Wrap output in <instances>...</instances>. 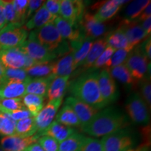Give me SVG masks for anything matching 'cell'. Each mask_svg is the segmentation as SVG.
Returning <instances> with one entry per match:
<instances>
[{
    "label": "cell",
    "mask_w": 151,
    "mask_h": 151,
    "mask_svg": "<svg viewBox=\"0 0 151 151\" xmlns=\"http://www.w3.org/2000/svg\"><path fill=\"white\" fill-rule=\"evenodd\" d=\"M129 118L123 111L116 106H109L99 111L91 120L81 129L85 133L94 137H104L127 127Z\"/></svg>",
    "instance_id": "6da1fadb"
},
{
    "label": "cell",
    "mask_w": 151,
    "mask_h": 151,
    "mask_svg": "<svg viewBox=\"0 0 151 151\" xmlns=\"http://www.w3.org/2000/svg\"><path fill=\"white\" fill-rule=\"evenodd\" d=\"M99 71H92L74 79L68 84L71 97L82 101L97 110H101L108 104L104 100L98 84Z\"/></svg>",
    "instance_id": "7a4b0ae2"
},
{
    "label": "cell",
    "mask_w": 151,
    "mask_h": 151,
    "mask_svg": "<svg viewBox=\"0 0 151 151\" xmlns=\"http://www.w3.org/2000/svg\"><path fill=\"white\" fill-rule=\"evenodd\" d=\"M138 139L134 130L126 127L104 136L100 141L104 151H126L137 144Z\"/></svg>",
    "instance_id": "3957f363"
},
{
    "label": "cell",
    "mask_w": 151,
    "mask_h": 151,
    "mask_svg": "<svg viewBox=\"0 0 151 151\" xmlns=\"http://www.w3.org/2000/svg\"><path fill=\"white\" fill-rule=\"evenodd\" d=\"M36 39L41 45L51 52H54L58 56V53H62L63 39L55 25L54 22H50L40 28L33 30Z\"/></svg>",
    "instance_id": "277c9868"
},
{
    "label": "cell",
    "mask_w": 151,
    "mask_h": 151,
    "mask_svg": "<svg viewBox=\"0 0 151 151\" xmlns=\"http://www.w3.org/2000/svg\"><path fill=\"white\" fill-rule=\"evenodd\" d=\"M125 110L132 121L138 124H148L150 113L146 101L139 92H132L125 101Z\"/></svg>",
    "instance_id": "5b68a950"
},
{
    "label": "cell",
    "mask_w": 151,
    "mask_h": 151,
    "mask_svg": "<svg viewBox=\"0 0 151 151\" xmlns=\"http://www.w3.org/2000/svg\"><path fill=\"white\" fill-rule=\"evenodd\" d=\"M28 31L18 24H8L0 31V48H19L26 41Z\"/></svg>",
    "instance_id": "8992f818"
},
{
    "label": "cell",
    "mask_w": 151,
    "mask_h": 151,
    "mask_svg": "<svg viewBox=\"0 0 151 151\" xmlns=\"http://www.w3.org/2000/svg\"><path fill=\"white\" fill-rule=\"evenodd\" d=\"M18 48L26 55L41 63L50 62L58 57L54 52L50 51L39 43L34 31H31L28 39Z\"/></svg>",
    "instance_id": "52a82bcc"
},
{
    "label": "cell",
    "mask_w": 151,
    "mask_h": 151,
    "mask_svg": "<svg viewBox=\"0 0 151 151\" xmlns=\"http://www.w3.org/2000/svg\"><path fill=\"white\" fill-rule=\"evenodd\" d=\"M124 65L127 67L132 76L135 80H142L146 78L148 69H150V63L148 59L145 55L138 45L128 55Z\"/></svg>",
    "instance_id": "ba28073f"
},
{
    "label": "cell",
    "mask_w": 151,
    "mask_h": 151,
    "mask_svg": "<svg viewBox=\"0 0 151 151\" xmlns=\"http://www.w3.org/2000/svg\"><path fill=\"white\" fill-rule=\"evenodd\" d=\"M85 14V5L79 0L60 1V17L75 26H78Z\"/></svg>",
    "instance_id": "9c48e42d"
},
{
    "label": "cell",
    "mask_w": 151,
    "mask_h": 151,
    "mask_svg": "<svg viewBox=\"0 0 151 151\" xmlns=\"http://www.w3.org/2000/svg\"><path fill=\"white\" fill-rule=\"evenodd\" d=\"M62 99L63 98L49 101V102L35 117L37 134L39 137H41V134L52 123L62 104Z\"/></svg>",
    "instance_id": "30bf717a"
},
{
    "label": "cell",
    "mask_w": 151,
    "mask_h": 151,
    "mask_svg": "<svg viewBox=\"0 0 151 151\" xmlns=\"http://www.w3.org/2000/svg\"><path fill=\"white\" fill-rule=\"evenodd\" d=\"M99 91L107 104L114 102L119 97V91L116 81L108 70L104 69L98 74Z\"/></svg>",
    "instance_id": "8fae6325"
},
{
    "label": "cell",
    "mask_w": 151,
    "mask_h": 151,
    "mask_svg": "<svg viewBox=\"0 0 151 151\" xmlns=\"http://www.w3.org/2000/svg\"><path fill=\"white\" fill-rule=\"evenodd\" d=\"M79 24L81 32L87 38L94 39L104 35L106 32V24L99 22L94 15L90 13H85Z\"/></svg>",
    "instance_id": "7c38bea8"
},
{
    "label": "cell",
    "mask_w": 151,
    "mask_h": 151,
    "mask_svg": "<svg viewBox=\"0 0 151 151\" xmlns=\"http://www.w3.org/2000/svg\"><path fill=\"white\" fill-rule=\"evenodd\" d=\"M39 137L38 134L28 137L16 134L7 136L1 139V147L4 151H23L30 145L37 142Z\"/></svg>",
    "instance_id": "4fadbf2b"
},
{
    "label": "cell",
    "mask_w": 151,
    "mask_h": 151,
    "mask_svg": "<svg viewBox=\"0 0 151 151\" xmlns=\"http://www.w3.org/2000/svg\"><path fill=\"white\" fill-rule=\"evenodd\" d=\"M65 104L69 106L76 114L80 120L81 127L88 123L99 111V110L92 108L90 105L71 96L66 99Z\"/></svg>",
    "instance_id": "5bb4252c"
},
{
    "label": "cell",
    "mask_w": 151,
    "mask_h": 151,
    "mask_svg": "<svg viewBox=\"0 0 151 151\" xmlns=\"http://www.w3.org/2000/svg\"><path fill=\"white\" fill-rule=\"evenodd\" d=\"M0 62L5 68L24 69L26 55L18 48L0 50Z\"/></svg>",
    "instance_id": "9a60e30c"
},
{
    "label": "cell",
    "mask_w": 151,
    "mask_h": 151,
    "mask_svg": "<svg viewBox=\"0 0 151 151\" xmlns=\"http://www.w3.org/2000/svg\"><path fill=\"white\" fill-rule=\"evenodd\" d=\"M94 39L87 38L83 35L80 39L74 41H71V51L73 57V68L80 67L88 55L90 48L93 44Z\"/></svg>",
    "instance_id": "2e32d148"
},
{
    "label": "cell",
    "mask_w": 151,
    "mask_h": 151,
    "mask_svg": "<svg viewBox=\"0 0 151 151\" xmlns=\"http://www.w3.org/2000/svg\"><path fill=\"white\" fill-rule=\"evenodd\" d=\"M119 27L123 31L129 44L134 48L148 37L143 31L141 24L137 21H126L123 20Z\"/></svg>",
    "instance_id": "e0dca14e"
},
{
    "label": "cell",
    "mask_w": 151,
    "mask_h": 151,
    "mask_svg": "<svg viewBox=\"0 0 151 151\" xmlns=\"http://www.w3.org/2000/svg\"><path fill=\"white\" fill-rule=\"evenodd\" d=\"M27 83L18 81L0 82V99L22 98L26 94Z\"/></svg>",
    "instance_id": "ac0fdd59"
},
{
    "label": "cell",
    "mask_w": 151,
    "mask_h": 151,
    "mask_svg": "<svg viewBox=\"0 0 151 151\" xmlns=\"http://www.w3.org/2000/svg\"><path fill=\"white\" fill-rule=\"evenodd\" d=\"M128 2L127 1H120V0H109L104 1L98 11L94 15L95 18L99 22L104 23L105 21L110 20L116 15L121 6L123 4Z\"/></svg>",
    "instance_id": "d6986e66"
},
{
    "label": "cell",
    "mask_w": 151,
    "mask_h": 151,
    "mask_svg": "<svg viewBox=\"0 0 151 151\" xmlns=\"http://www.w3.org/2000/svg\"><path fill=\"white\" fill-rule=\"evenodd\" d=\"M74 133L75 129L73 128L67 127L55 120L41 134V137L48 136L60 143Z\"/></svg>",
    "instance_id": "ffe728a7"
},
{
    "label": "cell",
    "mask_w": 151,
    "mask_h": 151,
    "mask_svg": "<svg viewBox=\"0 0 151 151\" xmlns=\"http://www.w3.org/2000/svg\"><path fill=\"white\" fill-rule=\"evenodd\" d=\"M54 24L62 39L74 41L80 39L81 36L83 35L81 29L78 28V26L73 25L60 16L57 17L54 20Z\"/></svg>",
    "instance_id": "44dd1931"
},
{
    "label": "cell",
    "mask_w": 151,
    "mask_h": 151,
    "mask_svg": "<svg viewBox=\"0 0 151 151\" xmlns=\"http://www.w3.org/2000/svg\"><path fill=\"white\" fill-rule=\"evenodd\" d=\"M56 18L57 17L48 12L43 4V5L38 9L35 15L27 22L24 27L27 31L34 29H38V28L44 26L45 24L50 23V22H54V20H55Z\"/></svg>",
    "instance_id": "7402d4cb"
},
{
    "label": "cell",
    "mask_w": 151,
    "mask_h": 151,
    "mask_svg": "<svg viewBox=\"0 0 151 151\" xmlns=\"http://www.w3.org/2000/svg\"><path fill=\"white\" fill-rule=\"evenodd\" d=\"M55 78L51 75L43 78H32L26 86V94H33L45 98L47 97L49 86Z\"/></svg>",
    "instance_id": "603a6c76"
},
{
    "label": "cell",
    "mask_w": 151,
    "mask_h": 151,
    "mask_svg": "<svg viewBox=\"0 0 151 151\" xmlns=\"http://www.w3.org/2000/svg\"><path fill=\"white\" fill-rule=\"evenodd\" d=\"M73 57L72 52H69L61 59L52 63V75L55 77L70 76L75 70L73 68Z\"/></svg>",
    "instance_id": "cb8c5ba5"
},
{
    "label": "cell",
    "mask_w": 151,
    "mask_h": 151,
    "mask_svg": "<svg viewBox=\"0 0 151 151\" xmlns=\"http://www.w3.org/2000/svg\"><path fill=\"white\" fill-rule=\"evenodd\" d=\"M109 71L112 78L118 81L127 90H132L135 86L136 80L132 76L124 64L111 68Z\"/></svg>",
    "instance_id": "d4e9b609"
},
{
    "label": "cell",
    "mask_w": 151,
    "mask_h": 151,
    "mask_svg": "<svg viewBox=\"0 0 151 151\" xmlns=\"http://www.w3.org/2000/svg\"><path fill=\"white\" fill-rule=\"evenodd\" d=\"M70 76L55 77L49 86L47 97L49 101L63 98L64 94L67 89Z\"/></svg>",
    "instance_id": "484cf974"
},
{
    "label": "cell",
    "mask_w": 151,
    "mask_h": 151,
    "mask_svg": "<svg viewBox=\"0 0 151 151\" xmlns=\"http://www.w3.org/2000/svg\"><path fill=\"white\" fill-rule=\"evenodd\" d=\"M105 40L107 46L114 48L115 50L124 48L134 49V47L129 44L127 37L120 27L115 31L110 32L107 34L105 37Z\"/></svg>",
    "instance_id": "4316f807"
},
{
    "label": "cell",
    "mask_w": 151,
    "mask_h": 151,
    "mask_svg": "<svg viewBox=\"0 0 151 151\" xmlns=\"http://www.w3.org/2000/svg\"><path fill=\"white\" fill-rule=\"evenodd\" d=\"M106 46L107 44L106 42L105 38H101V39L94 41L88 55L81 66H82V67L86 69H91L94 62L97 60L100 55L104 52Z\"/></svg>",
    "instance_id": "83f0119b"
},
{
    "label": "cell",
    "mask_w": 151,
    "mask_h": 151,
    "mask_svg": "<svg viewBox=\"0 0 151 151\" xmlns=\"http://www.w3.org/2000/svg\"><path fill=\"white\" fill-rule=\"evenodd\" d=\"M55 121L67 127H81V122L76 114L69 106L65 104L56 115Z\"/></svg>",
    "instance_id": "f1b7e54d"
},
{
    "label": "cell",
    "mask_w": 151,
    "mask_h": 151,
    "mask_svg": "<svg viewBox=\"0 0 151 151\" xmlns=\"http://www.w3.org/2000/svg\"><path fill=\"white\" fill-rule=\"evenodd\" d=\"M150 3V0L133 1L126 7L124 11V19L126 21H134L139 18L144 9Z\"/></svg>",
    "instance_id": "f546056e"
},
{
    "label": "cell",
    "mask_w": 151,
    "mask_h": 151,
    "mask_svg": "<svg viewBox=\"0 0 151 151\" xmlns=\"http://www.w3.org/2000/svg\"><path fill=\"white\" fill-rule=\"evenodd\" d=\"M37 129L36 126L35 117H30L16 122L15 134L23 137H32L37 134Z\"/></svg>",
    "instance_id": "4dcf8cb0"
},
{
    "label": "cell",
    "mask_w": 151,
    "mask_h": 151,
    "mask_svg": "<svg viewBox=\"0 0 151 151\" xmlns=\"http://www.w3.org/2000/svg\"><path fill=\"white\" fill-rule=\"evenodd\" d=\"M86 138V136L75 132L60 143L58 151H81Z\"/></svg>",
    "instance_id": "1f68e13d"
},
{
    "label": "cell",
    "mask_w": 151,
    "mask_h": 151,
    "mask_svg": "<svg viewBox=\"0 0 151 151\" xmlns=\"http://www.w3.org/2000/svg\"><path fill=\"white\" fill-rule=\"evenodd\" d=\"M44 99L36 94H26L22 99L25 108L35 117L44 107Z\"/></svg>",
    "instance_id": "d6a6232c"
},
{
    "label": "cell",
    "mask_w": 151,
    "mask_h": 151,
    "mask_svg": "<svg viewBox=\"0 0 151 151\" xmlns=\"http://www.w3.org/2000/svg\"><path fill=\"white\" fill-rule=\"evenodd\" d=\"M32 78L28 76L24 69H9L5 68L3 76L0 79V82L4 81H18V82L28 83Z\"/></svg>",
    "instance_id": "836d02e7"
},
{
    "label": "cell",
    "mask_w": 151,
    "mask_h": 151,
    "mask_svg": "<svg viewBox=\"0 0 151 151\" xmlns=\"http://www.w3.org/2000/svg\"><path fill=\"white\" fill-rule=\"evenodd\" d=\"M28 76L35 78H43L48 77L52 75V63L46 62V63H39L27 69H24Z\"/></svg>",
    "instance_id": "e575fe53"
},
{
    "label": "cell",
    "mask_w": 151,
    "mask_h": 151,
    "mask_svg": "<svg viewBox=\"0 0 151 151\" xmlns=\"http://www.w3.org/2000/svg\"><path fill=\"white\" fill-rule=\"evenodd\" d=\"M16 121L0 110V134L7 137L15 134Z\"/></svg>",
    "instance_id": "d590c367"
},
{
    "label": "cell",
    "mask_w": 151,
    "mask_h": 151,
    "mask_svg": "<svg viewBox=\"0 0 151 151\" xmlns=\"http://www.w3.org/2000/svg\"><path fill=\"white\" fill-rule=\"evenodd\" d=\"M133 49L132 48H124L116 50V52L113 54L111 58L107 61L104 65V69L109 70L111 68L117 67L120 65H122L125 62L128 55Z\"/></svg>",
    "instance_id": "8d00e7d4"
},
{
    "label": "cell",
    "mask_w": 151,
    "mask_h": 151,
    "mask_svg": "<svg viewBox=\"0 0 151 151\" xmlns=\"http://www.w3.org/2000/svg\"><path fill=\"white\" fill-rule=\"evenodd\" d=\"M29 4L28 0H14L13 1L14 10L16 11L18 24L22 26L26 20V13L27 6Z\"/></svg>",
    "instance_id": "74e56055"
},
{
    "label": "cell",
    "mask_w": 151,
    "mask_h": 151,
    "mask_svg": "<svg viewBox=\"0 0 151 151\" xmlns=\"http://www.w3.org/2000/svg\"><path fill=\"white\" fill-rule=\"evenodd\" d=\"M26 109L22 98L0 99V109L5 111H16Z\"/></svg>",
    "instance_id": "f35d334b"
},
{
    "label": "cell",
    "mask_w": 151,
    "mask_h": 151,
    "mask_svg": "<svg viewBox=\"0 0 151 151\" xmlns=\"http://www.w3.org/2000/svg\"><path fill=\"white\" fill-rule=\"evenodd\" d=\"M2 2L4 13V16L7 24H18L16 11L14 10V4H13V1H2Z\"/></svg>",
    "instance_id": "ab89813d"
},
{
    "label": "cell",
    "mask_w": 151,
    "mask_h": 151,
    "mask_svg": "<svg viewBox=\"0 0 151 151\" xmlns=\"http://www.w3.org/2000/svg\"><path fill=\"white\" fill-rule=\"evenodd\" d=\"M116 50H115L114 48L107 46L106 48H105V50H104V52L100 55V56L94 62L93 65L92 66L91 69H92V71H95L96 69L104 67L105 64L110 59L111 57L113 55V54L116 52Z\"/></svg>",
    "instance_id": "60d3db41"
},
{
    "label": "cell",
    "mask_w": 151,
    "mask_h": 151,
    "mask_svg": "<svg viewBox=\"0 0 151 151\" xmlns=\"http://www.w3.org/2000/svg\"><path fill=\"white\" fill-rule=\"evenodd\" d=\"M38 143L41 146L44 151H58L60 143L55 139L48 137L42 136L38 139Z\"/></svg>",
    "instance_id": "b9f144b4"
},
{
    "label": "cell",
    "mask_w": 151,
    "mask_h": 151,
    "mask_svg": "<svg viewBox=\"0 0 151 151\" xmlns=\"http://www.w3.org/2000/svg\"><path fill=\"white\" fill-rule=\"evenodd\" d=\"M140 88L141 91L144 101H146V104L150 109L151 106V85H150V79L148 77L142 79L140 81Z\"/></svg>",
    "instance_id": "7bdbcfd3"
},
{
    "label": "cell",
    "mask_w": 151,
    "mask_h": 151,
    "mask_svg": "<svg viewBox=\"0 0 151 151\" xmlns=\"http://www.w3.org/2000/svg\"><path fill=\"white\" fill-rule=\"evenodd\" d=\"M81 151H104V149L99 139L87 137Z\"/></svg>",
    "instance_id": "ee69618b"
},
{
    "label": "cell",
    "mask_w": 151,
    "mask_h": 151,
    "mask_svg": "<svg viewBox=\"0 0 151 151\" xmlns=\"http://www.w3.org/2000/svg\"><path fill=\"white\" fill-rule=\"evenodd\" d=\"M1 111L10 116L15 121H19V120H22V119H25L30 117H34L33 115L27 110V109H20V110L16 111H5L3 109H0Z\"/></svg>",
    "instance_id": "f6af8a7d"
},
{
    "label": "cell",
    "mask_w": 151,
    "mask_h": 151,
    "mask_svg": "<svg viewBox=\"0 0 151 151\" xmlns=\"http://www.w3.org/2000/svg\"><path fill=\"white\" fill-rule=\"evenodd\" d=\"M43 6H45L50 14L55 17H58L60 15V0H48L44 1Z\"/></svg>",
    "instance_id": "bcb514c9"
},
{
    "label": "cell",
    "mask_w": 151,
    "mask_h": 151,
    "mask_svg": "<svg viewBox=\"0 0 151 151\" xmlns=\"http://www.w3.org/2000/svg\"><path fill=\"white\" fill-rule=\"evenodd\" d=\"M44 1L41 0H31L29 1V4L27 6V13H26V20H28L32 16L34 13H36Z\"/></svg>",
    "instance_id": "7dc6e473"
},
{
    "label": "cell",
    "mask_w": 151,
    "mask_h": 151,
    "mask_svg": "<svg viewBox=\"0 0 151 151\" xmlns=\"http://www.w3.org/2000/svg\"><path fill=\"white\" fill-rule=\"evenodd\" d=\"M140 46V48L145 55L147 57L149 61L151 58V41L150 37L147 38L145 41H143Z\"/></svg>",
    "instance_id": "c3c4849f"
},
{
    "label": "cell",
    "mask_w": 151,
    "mask_h": 151,
    "mask_svg": "<svg viewBox=\"0 0 151 151\" xmlns=\"http://www.w3.org/2000/svg\"><path fill=\"white\" fill-rule=\"evenodd\" d=\"M151 16V4L150 3L147 6L146 8L144 9V10L142 11L140 16H139V18H138L137 20H134V21L137 22H143L145 20L150 18Z\"/></svg>",
    "instance_id": "681fc988"
},
{
    "label": "cell",
    "mask_w": 151,
    "mask_h": 151,
    "mask_svg": "<svg viewBox=\"0 0 151 151\" xmlns=\"http://www.w3.org/2000/svg\"><path fill=\"white\" fill-rule=\"evenodd\" d=\"M141 27L145 32L146 35L148 37H150V32H151V18H149L144 21H143L141 24Z\"/></svg>",
    "instance_id": "f907efd6"
},
{
    "label": "cell",
    "mask_w": 151,
    "mask_h": 151,
    "mask_svg": "<svg viewBox=\"0 0 151 151\" xmlns=\"http://www.w3.org/2000/svg\"><path fill=\"white\" fill-rule=\"evenodd\" d=\"M6 20L4 13V7L2 1L0 0V31L6 25Z\"/></svg>",
    "instance_id": "816d5d0a"
},
{
    "label": "cell",
    "mask_w": 151,
    "mask_h": 151,
    "mask_svg": "<svg viewBox=\"0 0 151 151\" xmlns=\"http://www.w3.org/2000/svg\"><path fill=\"white\" fill-rule=\"evenodd\" d=\"M23 151H44L41 146L38 143H34L26 148Z\"/></svg>",
    "instance_id": "f5cc1de1"
},
{
    "label": "cell",
    "mask_w": 151,
    "mask_h": 151,
    "mask_svg": "<svg viewBox=\"0 0 151 151\" xmlns=\"http://www.w3.org/2000/svg\"><path fill=\"white\" fill-rule=\"evenodd\" d=\"M5 71V67L1 65V63L0 62V79L1 78V77L3 76L4 73Z\"/></svg>",
    "instance_id": "db71d44e"
},
{
    "label": "cell",
    "mask_w": 151,
    "mask_h": 151,
    "mask_svg": "<svg viewBox=\"0 0 151 151\" xmlns=\"http://www.w3.org/2000/svg\"><path fill=\"white\" fill-rule=\"evenodd\" d=\"M140 151H149V149H148V146H142L141 148V150Z\"/></svg>",
    "instance_id": "11a10c76"
},
{
    "label": "cell",
    "mask_w": 151,
    "mask_h": 151,
    "mask_svg": "<svg viewBox=\"0 0 151 151\" xmlns=\"http://www.w3.org/2000/svg\"><path fill=\"white\" fill-rule=\"evenodd\" d=\"M0 151H4L2 148H1V146H0Z\"/></svg>",
    "instance_id": "9f6ffc18"
}]
</instances>
